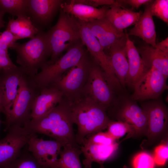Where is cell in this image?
Returning <instances> with one entry per match:
<instances>
[{"label": "cell", "instance_id": "35", "mask_svg": "<svg viewBox=\"0 0 168 168\" xmlns=\"http://www.w3.org/2000/svg\"><path fill=\"white\" fill-rule=\"evenodd\" d=\"M18 39L9 30L0 32V48L7 50L11 49Z\"/></svg>", "mask_w": 168, "mask_h": 168}, {"label": "cell", "instance_id": "30", "mask_svg": "<svg viewBox=\"0 0 168 168\" xmlns=\"http://www.w3.org/2000/svg\"><path fill=\"white\" fill-rule=\"evenodd\" d=\"M107 132L115 140L129 133V137H134V131L133 127L124 122L111 120L109 124Z\"/></svg>", "mask_w": 168, "mask_h": 168}, {"label": "cell", "instance_id": "38", "mask_svg": "<svg viewBox=\"0 0 168 168\" xmlns=\"http://www.w3.org/2000/svg\"><path fill=\"white\" fill-rule=\"evenodd\" d=\"M121 4L122 3L129 5L134 8L138 9L142 5H147L152 2L151 0H118Z\"/></svg>", "mask_w": 168, "mask_h": 168}, {"label": "cell", "instance_id": "41", "mask_svg": "<svg viewBox=\"0 0 168 168\" xmlns=\"http://www.w3.org/2000/svg\"><path fill=\"white\" fill-rule=\"evenodd\" d=\"M1 111L0 110V113H1ZM0 123H1V121H0Z\"/></svg>", "mask_w": 168, "mask_h": 168}, {"label": "cell", "instance_id": "29", "mask_svg": "<svg viewBox=\"0 0 168 168\" xmlns=\"http://www.w3.org/2000/svg\"><path fill=\"white\" fill-rule=\"evenodd\" d=\"M22 150L19 156L7 168H49L39 164L26 149Z\"/></svg>", "mask_w": 168, "mask_h": 168}, {"label": "cell", "instance_id": "10", "mask_svg": "<svg viewBox=\"0 0 168 168\" xmlns=\"http://www.w3.org/2000/svg\"><path fill=\"white\" fill-rule=\"evenodd\" d=\"M117 96L108 83L102 69L93 59L88 77L80 96L90 99L107 111Z\"/></svg>", "mask_w": 168, "mask_h": 168}, {"label": "cell", "instance_id": "40", "mask_svg": "<svg viewBox=\"0 0 168 168\" xmlns=\"http://www.w3.org/2000/svg\"><path fill=\"white\" fill-rule=\"evenodd\" d=\"M5 13L0 10V29L3 28L5 26V22L3 20V16Z\"/></svg>", "mask_w": 168, "mask_h": 168}, {"label": "cell", "instance_id": "21", "mask_svg": "<svg viewBox=\"0 0 168 168\" xmlns=\"http://www.w3.org/2000/svg\"><path fill=\"white\" fill-rule=\"evenodd\" d=\"M152 2L145 5L144 12L128 34L129 36L138 37L153 47L156 48V32L151 10Z\"/></svg>", "mask_w": 168, "mask_h": 168}, {"label": "cell", "instance_id": "33", "mask_svg": "<svg viewBox=\"0 0 168 168\" xmlns=\"http://www.w3.org/2000/svg\"><path fill=\"white\" fill-rule=\"evenodd\" d=\"M115 139L107 132H100L86 138L83 142L98 145H109L115 143Z\"/></svg>", "mask_w": 168, "mask_h": 168}, {"label": "cell", "instance_id": "2", "mask_svg": "<svg viewBox=\"0 0 168 168\" xmlns=\"http://www.w3.org/2000/svg\"><path fill=\"white\" fill-rule=\"evenodd\" d=\"M72 119L77 126L75 135L77 144L82 145L84 139L107 128L111 121L106 110L90 99L80 96L71 103Z\"/></svg>", "mask_w": 168, "mask_h": 168}, {"label": "cell", "instance_id": "32", "mask_svg": "<svg viewBox=\"0 0 168 168\" xmlns=\"http://www.w3.org/2000/svg\"><path fill=\"white\" fill-rule=\"evenodd\" d=\"M155 163L153 157L146 152L137 154L132 161L133 168H154Z\"/></svg>", "mask_w": 168, "mask_h": 168}, {"label": "cell", "instance_id": "22", "mask_svg": "<svg viewBox=\"0 0 168 168\" xmlns=\"http://www.w3.org/2000/svg\"><path fill=\"white\" fill-rule=\"evenodd\" d=\"M125 49L128 64L126 85L133 87L135 83L149 69L144 64L138 49L127 34Z\"/></svg>", "mask_w": 168, "mask_h": 168}, {"label": "cell", "instance_id": "34", "mask_svg": "<svg viewBox=\"0 0 168 168\" xmlns=\"http://www.w3.org/2000/svg\"><path fill=\"white\" fill-rule=\"evenodd\" d=\"M168 145L165 143L156 147L154 151L153 157L155 162L159 166L165 165L168 159Z\"/></svg>", "mask_w": 168, "mask_h": 168}, {"label": "cell", "instance_id": "8", "mask_svg": "<svg viewBox=\"0 0 168 168\" xmlns=\"http://www.w3.org/2000/svg\"><path fill=\"white\" fill-rule=\"evenodd\" d=\"M84 46L81 40L55 63L42 67L41 71L33 77L39 89L41 90L57 82L67 71L76 64L86 51Z\"/></svg>", "mask_w": 168, "mask_h": 168}, {"label": "cell", "instance_id": "26", "mask_svg": "<svg viewBox=\"0 0 168 168\" xmlns=\"http://www.w3.org/2000/svg\"><path fill=\"white\" fill-rule=\"evenodd\" d=\"M6 29L9 30L18 40L33 38L40 29L31 21L29 16L9 18Z\"/></svg>", "mask_w": 168, "mask_h": 168}, {"label": "cell", "instance_id": "36", "mask_svg": "<svg viewBox=\"0 0 168 168\" xmlns=\"http://www.w3.org/2000/svg\"><path fill=\"white\" fill-rule=\"evenodd\" d=\"M73 2L89 5L94 7L103 5H118L122 7L118 0H71Z\"/></svg>", "mask_w": 168, "mask_h": 168}, {"label": "cell", "instance_id": "6", "mask_svg": "<svg viewBox=\"0 0 168 168\" xmlns=\"http://www.w3.org/2000/svg\"><path fill=\"white\" fill-rule=\"evenodd\" d=\"M111 120L132 126L135 137L146 136L147 117L144 110L126 92L118 95L112 105L107 110Z\"/></svg>", "mask_w": 168, "mask_h": 168}, {"label": "cell", "instance_id": "13", "mask_svg": "<svg viewBox=\"0 0 168 168\" xmlns=\"http://www.w3.org/2000/svg\"><path fill=\"white\" fill-rule=\"evenodd\" d=\"M7 132L0 140V168H7L18 157L31 135L21 127H12Z\"/></svg>", "mask_w": 168, "mask_h": 168}, {"label": "cell", "instance_id": "3", "mask_svg": "<svg viewBox=\"0 0 168 168\" xmlns=\"http://www.w3.org/2000/svg\"><path fill=\"white\" fill-rule=\"evenodd\" d=\"M17 54L16 63L28 74L34 76L50 57L51 50L47 32L41 30L26 42L16 43L11 49Z\"/></svg>", "mask_w": 168, "mask_h": 168}, {"label": "cell", "instance_id": "19", "mask_svg": "<svg viewBox=\"0 0 168 168\" xmlns=\"http://www.w3.org/2000/svg\"><path fill=\"white\" fill-rule=\"evenodd\" d=\"M127 34L113 44L108 50L114 73L123 88L126 90L128 64L125 49Z\"/></svg>", "mask_w": 168, "mask_h": 168}, {"label": "cell", "instance_id": "7", "mask_svg": "<svg viewBox=\"0 0 168 168\" xmlns=\"http://www.w3.org/2000/svg\"><path fill=\"white\" fill-rule=\"evenodd\" d=\"M140 103L147 117V139L143 141L140 145L145 149L167 138L168 110L159 98L141 101Z\"/></svg>", "mask_w": 168, "mask_h": 168}, {"label": "cell", "instance_id": "9", "mask_svg": "<svg viewBox=\"0 0 168 168\" xmlns=\"http://www.w3.org/2000/svg\"><path fill=\"white\" fill-rule=\"evenodd\" d=\"M92 60L86 51L76 64L58 81L51 86L61 91L63 98L71 103L77 100L88 79Z\"/></svg>", "mask_w": 168, "mask_h": 168}, {"label": "cell", "instance_id": "39", "mask_svg": "<svg viewBox=\"0 0 168 168\" xmlns=\"http://www.w3.org/2000/svg\"><path fill=\"white\" fill-rule=\"evenodd\" d=\"M156 48L163 51L168 52V38L167 37L165 40L158 44H156Z\"/></svg>", "mask_w": 168, "mask_h": 168}, {"label": "cell", "instance_id": "12", "mask_svg": "<svg viewBox=\"0 0 168 168\" xmlns=\"http://www.w3.org/2000/svg\"><path fill=\"white\" fill-rule=\"evenodd\" d=\"M167 79L161 72L152 67L135 83L133 92L130 96L136 101L158 99L168 89Z\"/></svg>", "mask_w": 168, "mask_h": 168}, {"label": "cell", "instance_id": "14", "mask_svg": "<svg viewBox=\"0 0 168 168\" xmlns=\"http://www.w3.org/2000/svg\"><path fill=\"white\" fill-rule=\"evenodd\" d=\"M64 145L58 141L46 140L31 134L27 145L28 151L37 162L49 168H58V156Z\"/></svg>", "mask_w": 168, "mask_h": 168}, {"label": "cell", "instance_id": "4", "mask_svg": "<svg viewBox=\"0 0 168 168\" xmlns=\"http://www.w3.org/2000/svg\"><path fill=\"white\" fill-rule=\"evenodd\" d=\"M56 24L47 32L51 50L49 60L46 64H52L75 44L81 40L77 19L60 8Z\"/></svg>", "mask_w": 168, "mask_h": 168}, {"label": "cell", "instance_id": "5", "mask_svg": "<svg viewBox=\"0 0 168 168\" xmlns=\"http://www.w3.org/2000/svg\"><path fill=\"white\" fill-rule=\"evenodd\" d=\"M33 77L26 72L21 76L16 99L10 111L5 116V131L12 127H23L31 120L33 102L41 91Z\"/></svg>", "mask_w": 168, "mask_h": 168}, {"label": "cell", "instance_id": "37", "mask_svg": "<svg viewBox=\"0 0 168 168\" xmlns=\"http://www.w3.org/2000/svg\"><path fill=\"white\" fill-rule=\"evenodd\" d=\"M16 66L10 58L8 51L0 48V71L10 69Z\"/></svg>", "mask_w": 168, "mask_h": 168}, {"label": "cell", "instance_id": "24", "mask_svg": "<svg viewBox=\"0 0 168 168\" xmlns=\"http://www.w3.org/2000/svg\"><path fill=\"white\" fill-rule=\"evenodd\" d=\"M142 13L141 11L134 12L114 5L107 9L105 17L117 30L123 32L125 28L134 25Z\"/></svg>", "mask_w": 168, "mask_h": 168}, {"label": "cell", "instance_id": "15", "mask_svg": "<svg viewBox=\"0 0 168 168\" xmlns=\"http://www.w3.org/2000/svg\"><path fill=\"white\" fill-rule=\"evenodd\" d=\"M25 72L22 68L17 66L0 71V110L5 116L15 101L20 79Z\"/></svg>", "mask_w": 168, "mask_h": 168}, {"label": "cell", "instance_id": "20", "mask_svg": "<svg viewBox=\"0 0 168 168\" xmlns=\"http://www.w3.org/2000/svg\"><path fill=\"white\" fill-rule=\"evenodd\" d=\"M118 147V144L115 142L105 145L84 142L81 149L85 157L82 161L85 168H91L92 163L94 162L100 165V168H105L104 163L112 155Z\"/></svg>", "mask_w": 168, "mask_h": 168}, {"label": "cell", "instance_id": "11", "mask_svg": "<svg viewBox=\"0 0 168 168\" xmlns=\"http://www.w3.org/2000/svg\"><path fill=\"white\" fill-rule=\"evenodd\" d=\"M77 20L83 44L86 47L93 60L102 69L111 87L115 91L120 90L122 86L114 73L110 56L105 53L97 39L92 34L87 23Z\"/></svg>", "mask_w": 168, "mask_h": 168}, {"label": "cell", "instance_id": "1", "mask_svg": "<svg viewBox=\"0 0 168 168\" xmlns=\"http://www.w3.org/2000/svg\"><path fill=\"white\" fill-rule=\"evenodd\" d=\"M73 124L71 103L63 97L55 107L46 114L31 119L23 127L30 134L45 135L60 142L64 146L70 144L80 147L74 133Z\"/></svg>", "mask_w": 168, "mask_h": 168}, {"label": "cell", "instance_id": "17", "mask_svg": "<svg viewBox=\"0 0 168 168\" xmlns=\"http://www.w3.org/2000/svg\"><path fill=\"white\" fill-rule=\"evenodd\" d=\"M87 23L92 34L104 50H109L113 44L126 34L117 30L105 17Z\"/></svg>", "mask_w": 168, "mask_h": 168}, {"label": "cell", "instance_id": "27", "mask_svg": "<svg viewBox=\"0 0 168 168\" xmlns=\"http://www.w3.org/2000/svg\"><path fill=\"white\" fill-rule=\"evenodd\" d=\"M58 159V168H82L80 155L82 152L80 147L67 144L63 147Z\"/></svg>", "mask_w": 168, "mask_h": 168}, {"label": "cell", "instance_id": "23", "mask_svg": "<svg viewBox=\"0 0 168 168\" xmlns=\"http://www.w3.org/2000/svg\"><path fill=\"white\" fill-rule=\"evenodd\" d=\"M60 8L77 19L86 22L104 18L108 8L105 7L96 8L85 4L75 3L70 0L63 1Z\"/></svg>", "mask_w": 168, "mask_h": 168}, {"label": "cell", "instance_id": "16", "mask_svg": "<svg viewBox=\"0 0 168 168\" xmlns=\"http://www.w3.org/2000/svg\"><path fill=\"white\" fill-rule=\"evenodd\" d=\"M64 1L29 0L28 16L34 23L44 26L48 24L60 8Z\"/></svg>", "mask_w": 168, "mask_h": 168}, {"label": "cell", "instance_id": "18", "mask_svg": "<svg viewBox=\"0 0 168 168\" xmlns=\"http://www.w3.org/2000/svg\"><path fill=\"white\" fill-rule=\"evenodd\" d=\"M63 98L62 92L53 86L41 89L33 102L31 119L39 118L45 115L55 107Z\"/></svg>", "mask_w": 168, "mask_h": 168}, {"label": "cell", "instance_id": "28", "mask_svg": "<svg viewBox=\"0 0 168 168\" xmlns=\"http://www.w3.org/2000/svg\"><path fill=\"white\" fill-rule=\"evenodd\" d=\"M29 0H0V10L17 17L28 16Z\"/></svg>", "mask_w": 168, "mask_h": 168}, {"label": "cell", "instance_id": "25", "mask_svg": "<svg viewBox=\"0 0 168 168\" xmlns=\"http://www.w3.org/2000/svg\"><path fill=\"white\" fill-rule=\"evenodd\" d=\"M145 66L153 67L168 77V52L152 46H145L138 49Z\"/></svg>", "mask_w": 168, "mask_h": 168}, {"label": "cell", "instance_id": "31", "mask_svg": "<svg viewBox=\"0 0 168 168\" xmlns=\"http://www.w3.org/2000/svg\"><path fill=\"white\" fill-rule=\"evenodd\" d=\"M151 10L152 16L157 17L168 24V0L153 1L151 4Z\"/></svg>", "mask_w": 168, "mask_h": 168}]
</instances>
